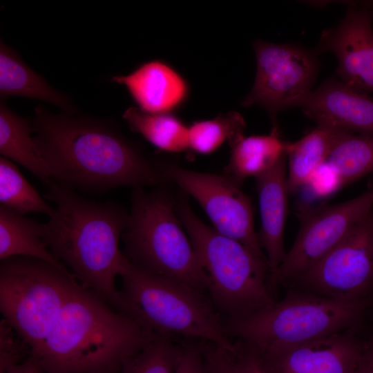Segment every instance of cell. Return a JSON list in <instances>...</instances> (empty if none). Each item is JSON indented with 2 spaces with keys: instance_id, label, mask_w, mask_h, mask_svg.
<instances>
[{
  "instance_id": "9a60e30c",
  "label": "cell",
  "mask_w": 373,
  "mask_h": 373,
  "mask_svg": "<svg viewBox=\"0 0 373 373\" xmlns=\"http://www.w3.org/2000/svg\"><path fill=\"white\" fill-rule=\"evenodd\" d=\"M299 106L317 124L373 136V97L341 81L324 82Z\"/></svg>"
},
{
  "instance_id": "6da1fadb",
  "label": "cell",
  "mask_w": 373,
  "mask_h": 373,
  "mask_svg": "<svg viewBox=\"0 0 373 373\" xmlns=\"http://www.w3.org/2000/svg\"><path fill=\"white\" fill-rule=\"evenodd\" d=\"M32 126L51 180L61 185L103 192L161 180L139 148L108 122L56 115L40 105L35 109Z\"/></svg>"
},
{
  "instance_id": "d6986e66",
  "label": "cell",
  "mask_w": 373,
  "mask_h": 373,
  "mask_svg": "<svg viewBox=\"0 0 373 373\" xmlns=\"http://www.w3.org/2000/svg\"><path fill=\"white\" fill-rule=\"evenodd\" d=\"M1 99L17 96L41 100L71 114L75 108L66 95L53 88L21 59L19 54L2 41L0 43Z\"/></svg>"
},
{
  "instance_id": "7402d4cb",
  "label": "cell",
  "mask_w": 373,
  "mask_h": 373,
  "mask_svg": "<svg viewBox=\"0 0 373 373\" xmlns=\"http://www.w3.org/2000/svg\"><path fill=\"white\" fill-rule=\"evenodd\" d=\"M15 256L40 259L70 273L41 238V223L0 205V260Z\"/></svg>"
},
{
  "instance_id": "1f68e13d",
  "label": "cell",
  "mask_w": 373,
  "mask_h": 373,
  "mask_svg": "<svg viewBox=\"0 0 373 373\" xmlns=\"http://www.w3.org/2000/svg\"><path fill=\"white\" fill-rule=\"evenodd\" d=\"M93 373H111V372L102 371V372H93Z\"/></svg>"
},
{
  "instance_id": "7c38bea8",
  "label": "cell",
  "mask_w": 373,
  "mask_h": 373,
  "mask_svg": "<svg viewBox=\"0 0 373 373\" xmlns=\"http://www.w3.org/2000/svg\"><path fill=\"white\" fill-rule=\"evenodd\" d=\"M164 176L173 181L202 207L213 229L263 254L255 231L249 198L227 175L200 173L168 166Z\"/></svg>"
},
{
  "instance_id": "4dcf8cb0",
  "label": "cell",
  "mask_w": 373,
  "mask_h": 373,
  "mask_svg": "<svg viewBox=\"0 0 373 373\" xmlns=\"http://www.w3.org/2000/svg\"><path fill=\"white\" fill-rule=\"evenodd\" d=\"M5 373H44V371L37 358L30 354L23 362Z\"/></svg>"
},
{
  "instance_id": "ac0fdd59",
  "label": "cell",
  "mask_w": 373,
  "mask_h": 373,
  "mask_svg": "<svg viewBox=\"0 0 373 373\" xmlns=\"http://www.w3.org/2000/svg\"><path fill=\"white\" fill-rule=\"evenodd\" d=\"M228 144L231 151L225 175L239 185L247 178L265 173L287 155V142L280 139L276 126L269 135H242Z\"/></svg>"
},
{
  "instance_id": "cb8c5ba5",
  "label": "cell",
  "mask_w": 373,
  "mask_h": 373,
  "mask_svg": "<svg viewBox=\"0 0 373 373\" xmlns=\"http://www.w3.org/2000/svg\"><path fill=\"white\" fill-rule=\"evenodd\" d=\"M327 162L343 186L373 172V136L347 135L336 144Z\"/></svg>"
},
{
  "instance_id": "4316f807",
  "label": "cell",
  "mask_w": 373,
  "mask_h": 373,
  "mask_svg": "<svg viewBox=\"0 0 373 373\" xmlns=\"http://www.w3.org/2000/svg\"><path fill=\"white\" fill-rule=\"evenodd\" d=\"M183 351L170 336H157L126 358L119 373H175Z\"/></svg>"
},
{
  "instance_id": "f1b7e54d",
  "label": "cell",
  "mask_w": 373,
  "mask_h": 373,
  "mask_svg": "<svg viewBox=\"0 0 373 373\" xmlns=\"http://www.w3.org/2000/svg\"><path fill=\"white\" fill-rule=\"evenodd\" d=\"M29 345L4 318L0 322V373L20 364L30 354Z\"/></svg>"
},
{
  "instance_id": "9c48e42d",
  "label": "cell",
  "mask_w": 373,
  "mask_h": 373,
  "mask_svg": "<svg viewBox=\"0 0 373 373\" xmlns=\"http://www.w3.org/2000/svg\"><path fill=\"white\" fill-rule=\"evenodd\" d=\"M284 286L342 303L370 300L373 290V212L327 254Z\"/></svg>"
},
{
  "instance_id": "ffe728a7",
  "label": "cell",
  "mask_w": 373,
  "mask_h": 373,
  "mask_svg": "<svg viewBox=\"0 0 373 373\" xmlns=\"http://www.w3.org/2000/svg\"><path fill=\"white\" fill-rule=\"evenodd\" d=\"M352 133L336 127L317 124L300 140L287 142V185L289 193L305 186L314 173L328 159L336 144Z\"/></svg>"
},
{
  "instance_id": "3957f363",
  "label": "cell",
  "mask_w": 373,
  "mask_h": 373,
  "mask_svg": "<svg viewBox=\"0 0 373 373\" xmlns=\"http://www.w3.org/2000/svg\"><path fill=\"white\" fill-rule=\"evenodd\" d=\"M155 336L79 284L30 354L44 373H119L124 360Z\"/></svg>"
},
{
  "instance_id": "e0dca14e",
  "label": "cell",
  "mask_w": 373,
  "mask_h": 373,
  "mask_svg": "<svg viewBox=\"0 0 373 373\" xmlns=\"http://www.w3.org/2000/svg\"><path fill=\"white\" fill-rule=\"evenodd\" d=\"M287 155L269 171L256 178L261 220L258 239L272 274L284 260V231L287 215L288 185Z\"/></svg>"
},
{
  "instance_id": "5b68a950",
  "label": "cell",
  "mask_w": 373,
  "mask_h": 373,
  "mask_svg": "<svg viewBox=\"0 0 373 373\" xmlns=\"http://www.w3.org/2000/svg\"><path fill=\"white\" fill-rule=\"evenodd\" d=\"M117 310L157 336L199 338L232 350L234 343L204 294L130 262L121 276Z\"/></svg>"
},
{
  "instance_id": "83f0119b",
  "label": "cell",
  "mask_w": 373,
  "mask_h": 373,
  "mask_svg": "<svg viewBox=\"0 0 373 373\" xmlns=\"http://www.w3.org/2000/svg\"><path fill=\"white\" fill-rule=\"evenodd\" d=\"M204 352L207 373H271L263 354L241 340L232 350L211 343Z\"/></svg>"
},
{
  "instance_id": "30bf717a",
  "label": "cell",
  "mask_w": 373,
  "mask_h": 373,
  "mask_svg": "<svg viewBox=\"0 0 373 373\" xmlns=\"http://www.w3.org/2000/svg\"><path fill=\"white\" fill-rule=\"evenodd\" d=\"M256 74L253 87L242 101L258 106L272 117L300 105L310 92L318 68L316 57L302 48L257 40L254 44Z\"/></svg>"
},
{
  "instance_id": "f546056e",
  "label": "cell",
  "mask_w": 373,
  "mask_h": 373,
  "mask_svg": "<svg viewBox=\"0 0 373 373\" xmlns=\"http://www.w3.org/2000/svg\"><path fill=\"white\" fill-rule=\"evenodd\" d=\"M175 373H207L202 351L195 345L184 346Z\"/></svg>"
},
{
  "instance_id": "277c9868",
  "label": "cell",
  "mask_w": 373,
  "mask_h": 373,
  "mask_svg": "<svg viewBox=\"0 0 373 373\" xmlns=\"http://www.w3.org/2000/svg\"><path fill=\"white\" fill-rule=\"evenodd\" d=\"M177 213L206 274L210 300L227 320L248 316L276 300L264 254L207 225L185 198L180 200Z\"/></svg>"
},
{
  "instance_id": "8992f818",
  "label": "cell",
  "mask_w": 373,
  "mask_h": 373,
  "mask_svg": "<svg viewBox=\"0 0 373 373\" xmlns=\"http://www.w3.org/2000/svg\"><path fill=\"white\" fill-rule=\"evenodd\" d=\"M370 300L336 301L287 288L280 300L248 316L224 323L229 336L269 355L358 326Z\"/></svg>"
},
{
  "instance_id": "603a6c76",
  "label": "cell",
  "mask_w": 373,
  "mask_h": 373,
  "mask_svg": "<svg viewBox=\"0 0 373 373\" xmlns=\"http://www.w3.org/2000/svg\"><path fill=\"white\" fill-rule=\"evenodd\" d=\"M123 118L131 130L157 149L169 153L189 150V126L174 113H149L130 106Z\"/></svg>"
},
{
  "instance_id": "d4e9b609",
  "label": "cell",
  "mask_w": 373,
  "mask_h": 373,
  "mask_svg": "<svg viewBox=\"0 0 373 373\" xmlns=\"http://www.w3.org/2000/svg\"><path fill=\"white\" fill-rule=\"evenodd\" d=\"M0 202L1 206L22 216L38 212L49 216L54 210L14 162L2 156L0 157Z\"/></svg>"
},
{
  "instance_id": "2e32d148",
  "label": "cell",
  "mask_w": 373,
  "mask_h": 373,
  "mask_svg": "<svg viewBox=\"0 0 373 373\" xmlns=\"http://www.w3.org/2000/svg\"><path fill=\"white\" fill-rule=\"evenodd\" d=\"M111 82L123 85L136 107L149 113H174L190 95L186 79L161 59L142 63L126 75L113 76Z\"/></svg>"
},
{
  "instance_id": "7a4b0ae2",
  "label": "cell",
  "mask_w": 373,
  "mask_h": 373,
  "mask_svg": "<svg viewBox=\"0 0 373 373\" xmlns=\"http://www.w3.org/2000/svg\"><path fill=\"white\" fill-rule=\"evenodd\" d=\"M46 187V198L55 207L41 223V238L81 285L116 309V280L130 265L119 248L128 214L113 202L86 199L53 181Z\"/></svg>"
},
{
  "instance_id": "484cf974",
  "label": "cell",
  "mask_w": 373,
  "mask_h": 373,
  "mask_svg": "<svg viewBox=\"0 0 373 373\" xmlns=\"http://www.w3.org/2000/svg\"><path fill=\"white\" fill-rule=\"evenodd\" d=\"M245 127L243 117L236 111L195 121L189 126V150L200 155L211 154L224 142L229 143L244 135Z\"/></svg>"
},
{
  "instance_id": "4fadbf2b",
  "label": "cell",
  "mask_w": 373,
  "mask_h": 373,
  "mask_svg": "<svg viewBox=\"0 0 373 373\" xmlns=\"http://www.w3.org/2000/svg\"><path fill=\"white\" fill-rule=\"evenodd\" d=\"M318 49L335 55L341 82L373 93V28L367 10L350 8L336 27L323 32Z\"/></svg>"
},
{
  "instance_id": "44dd1931",
  "label": "cell",
  "mask_w": 373,
  "mask_h": 373,
  "mask_svg": "<svg viewBox=\"0 0 373 373\" xmlns=\"http://www.w3.org/2000/svg\"><path fill=\"white\" fill-rule=\"evenodd\" d=\"M32 124L29 119L13 112L4 99L0 102V153L36 176L46 186L52 180L41 158L34 138Z\"/></svg>"
},
{
  "instance_id": "5bb4252c",
  "label": "cell",
  "mask_w": 373,
  "mask_h": 373,
  "mask_svg": "<svg viewBox=\"0 0 373 373\" xmlns=\"http://www.w3.org/2000/svg\"><path fill=\"white\" fill-rule=\"evenodd\" d=\"M356 327L263 356L271 373H353L367 345Z\"/></svg>"
},
{
  "instance_id": "8fae6325",
  "label": "cell",
  "mask_w": 373,
  "mask_h": 373,
  "mask_svg": "<svg viewBox=\"0 0 373 373\" xmlns=\"http://www.w3.org/2000/svg\"><path fill=\"white\" fill-rule=\"evenodd\" d=\"M373 207V189L336 204L304 209L295 241L272 274L276 288L297 278L337 245Z\"/></svg>"
},
{
  "instance_id": "52a82bcc",
  "label": "cell",
  "mask_w": 373,
  "mask_h": 373,
  "mask_svg": "<svg viewBox=\"0 0 373 373\" xmlns=\"http://www.w3.org/2000/svg\"><path fill=\"white\" fill-rule=\"evenodd\" d=\"M131 202L122 236L123 252L129 262L155 276L207 292L206 274L169 198L135 187Z\"/></svg>"
},
{
  "instance_id": "ba28073f",
  "label": "cell",
  "mask_w": 373,
  "mask_h": 373,
  "mask_svg": "<svg viewBox=\"0 0 373 373\" xmlns=\"http://www.w3.org/2000/svg\"><path fill=\"white\" fill-rule=\"evenodd\" d=\"M79 284L71 273L40 259L15 256L1 260L0 311L31 353L41 347Z\"/></svg>"
}]
</instances>
